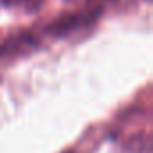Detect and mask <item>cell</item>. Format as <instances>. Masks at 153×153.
I'll return each mask as SVG.
<instances>
[{
    "mask_svg": "<svg viewBox=\"0 0 153 153\" xmlns=\"http://www.w3.org/2000/svg\"><path fill=\"white\" fill-rule=\"evenodd\" d=\"M101 13H103L101 7H94V9H85V11H79V13L65 15L63 18H59L54 24H51L47 33L56 36V38L70 36L74 33H79V31H85V29L92 27Z\"/></svg>",
    "mask_w": 153,
    "mask_h": 153,
    "instance_id": "cell-1",
    "label": "cell"
},
{
    "mask_svg": "<svg viewBox=\"0 0 153 153\" xmlns=\"http://www.w3.org/2000/svg\"><path fill=\"white\" fill-rule=\"evenodd\" d=\"M6 7L18 9V11H38L43 6V0H0Z\"/></svg>",
    "mask_w": 153,
    "mask_h": 153,
    "instance_id": "cell-2",
    "label": "cell"
}]
</instances>
